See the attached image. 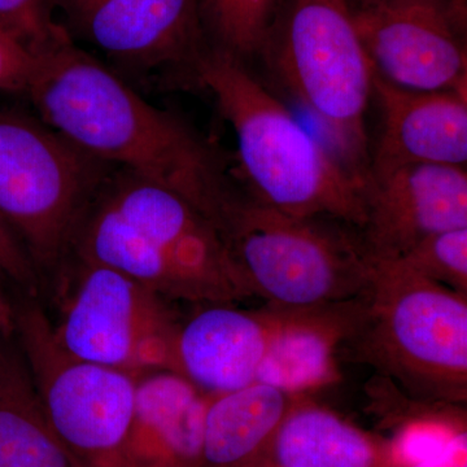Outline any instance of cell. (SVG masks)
<instances>
[{
  "instance_id": "1",
  "label": "cell",
  "mask_w": 467,
  "mask_h": 467,
  "mask_svg": "<svg viewBox=\"0 0 467 467\" xmlns=\"http://www.w3.org/2000/svg\"><path fill=\"white\" fill-rule=\"evenodd\" d=\"M24 92L36 117L70 143L103 164L177 192L214 226L235 193L211 144L150 104L69 36L34 57Z\"/></svg>"
},
{
  "instance_id": "2",
  "label": "cell",
  "mask_w": 467,
  "mask_h": 467,
  "mask_svg": "<svg viewBox=\"0 0 467 467\" xmlns=\"http://www.w3.org/2000/svg\"><path fill=\"white\" fill-rule=\"evenodd\" d=\"M192 78L211 92L235 133L248 195L290 216L364 227L367 181L313 137L245 61L212 45Z\"/></svg>"
},
{
  "instance_id": "3",
  "label": "cell",
  "mask_w": 467,
  "mask_h": 467,
  "mask_svg": "<svg viewBox=\"0 0 467 467\" xmlns=\"http://www.w3.org/2000/svg\"><path fill=\"white\" fill-rule=\"evenodd\" d=\"M370 257L364 315L350 337L367 361L429 401L467 398V295L398 259Z\"/></svg>"
},
{
  "instance_id": "4",
  "label": "cell",
  "mask_w": 467,
  "mask_h": 467,
  "mask_svg": "<svg viewBox=\"0 0 467 467\" xmlns=\"http://www.w3.org/2000/svg\"><path fill=\"white\" fill-rule=\"evenodd\" d=\"M259 57L368 182L374 69L348 0H282Z\"/></svg>"
},
{
  "instance_id": "5",
  "label": "cell",
  "mask_w": 467,
  "mask_h": 467,
  "mask_svg": "<svg viewBox=\"0 0 467 467\" xmlns=\"http://www.w3.org/2000/svg\"><path fill=\"white\" fill-rule=\"evenodd\" d=\"M251 296L287 308H313L367 296L370 257L362 239L235 195L216 223Z\"/></svg>"
},
{
  "instance_id": "6",
  "label": "cell",
  "mask_w": 467,
  "mask_h": 467,
  "mask_svg": "<svg viewBox=\"0 0 467 467\" xmlns=\"http://www.w3.org/2000/svg\"><path fill=\"white\" fill-rule=\"evenodd\" d=\"M109 165L39 117L0 110V217L34 265H55L109 180Z\"/></svg>"
},
{
  "instance_id": "7",
  "label": "cell",
  "mask_w": 467,
  "mask_h": 467,
  "mask_svg": "<svg viewBox=\"0 0 467 467\" xmlns=\"http://www.w3.org/2000/svg\"><path fill=\"white\" fill-rule=\"evenodd\" d=\"M14 301L15 337L55 434L82 467H138L130 451L137 378L70 356L36 300Z\"/></svg>"
},
{
  "instance_id": "8",
  "label": "cell",
  "mask_w": 467,
  "mask_h": 467,
  "mask_svg": "<svg viewBox=\"0 0 467 467\" xmlns=\"http://www.w3.org/2000/svg\"><path fill=\"white\" fill-rule=\"evenodd\" d=\"M168 299L112 267L79 259L57 325L58 346L73 358L135 377L173 370L181 322Z\"/></svg>"
},
{
  "instance_id": "9",
  "label": "cell",
  "mask_w": 467,
  "mask_h": 467,
  "mask_svg": "<svg viewBox=\"0 0 467 467\" xmlns=\"http://www.w3.org/2000/svg\"><path fill=\"white\" fill-rule=\"evenodd\" d=\"M72 41L81 39L113 69L150 77L171 70L192 76L211 47L202 0H50Z\"/></svg>"
},
{
  "instance_id": "10",
  "label": "cell",
  "mask_w": 467,
  "mask_h": 467,
  "mask_svg": "<svg viewBox=\"0 0 467 467\" xmlns=\"http://www.w3.org/2000/svg\"><path fill=\"white\" fill-rule=\"evenodd\" d=\"M374 73L414 91L467 92V12L454 0L350 5Z\"/></svg>"
},
{
  "instance_id": "11",
  "label": "cell",
  "mask_w": 467,
  "mask_h": 467,
  "mask_svg": "<svg viewBox=\"0 0 467 467\" xmlns=\"http://www.w3.org/2000/svg\"><path fill=\"white\" fill-rule=\"evenodd\" d=\"M73 245L78 259L119 270L165 299L232 304L251 296L232 260L202 256L150 239L98 198Z\"/></svg>"
},
{
  "instance_id": "12",
  "label": "cell",
  "mask_w": 467,
  "mask_h": 467,
  "mask_svg": "<svg viewBox=\"0 0 467 467\" xmlns=\"http://www.w3.org/2000/svg\"><path fill=\"white\" fill-rule=\"evenodd\" d=\"M467 227L466 167L416 164L367 183L365 248L376 259H398L417 243Z\"/></svg>"
},
{
  "instance_id": "13",
  "label": "cell",
  "mask_w": 467,
  "mask_h": 467,
  "mask_svg": "<svg viewBox=\"0 0 467 467\" xmlns=\"http://www.w3.org/2000/svg\"><path fill=\"white\" fill-rule=\"evenodd\" d=\"M287 306L260 310L209 304L181 322L174 343L173 370L211 396L256 382L270 342Z\"/></svg>"
},
{
  "instance_id": "14",
  "label": "cell",
  "mask_w": 467,
  "mask_h": 467,
  "mask_svg": "<svg viewBox=\"0 0 467 467\" xmlns=\"http://www.w3.org/2000/svg\"><path fill=\"white\" fill-rule=\"evenodd\" d=\"M373 98L382 130L368 181L408 165L466 167L467 92L408 90L374 73Z\"/></svg>"
},
{
  "instance_id": "15",
  "label": "cell",
  "mask_w": 467,
  "mask_h": 467,
  "mask_svg": "<svg viewBox=\"0 0 467 467\" xmlns=\"http://www.w3.org/2000/svg\"><path fill=\"white\" fill-rule=\"evenodd\" d=\"M211 395L171 370L137 378L130 451L138 467L201 466Z\"/></svg>"
},
{
  "instance_id": "16",
  "label": "cell",
  "mask_w": 467,
  "mask_h": 467,
  "mask_svg": "<svg viewBox=\"0 0 467 467\" xmlns=\"http://www.w3.org/2000/svg\"><path fill=\"white\" fill-rule=\"evenodd\" d=\"M364 299L288 308L270 342L256 382L297 395L337 380L335 353L358 330Z\"/></svg>"
},
{
  "instance_id": "17",
  "label": "cell",
  "mask_w": 467,
  "mask_h": 467,
  "mask_svg": "<svg viewBox=\"0 0 467 467\" xmlns=\"http://www.w3.org/2000/svg\"><path fill=\"white\" fill-rule=\"evenodd\" d=\"M296 400L295 395L260 382L211 396L199 467H260Z\"/></svg>"
},
{
  "instance_id": "18",
  "label": "cell",
  "mask_w": 467,
  "mask_h": 467,
  "mask_svg": "<svg viewBox=\"0 0 467 467\" xmlns=\"http://www.w3.org/2000/svg\"><path fill=\"white\" fill-rule=\"evenodd\" d=\"M260 467H389V445L333 411L297 399Z\"/></svg>"
},
{
  "instance_id": "19",
  "label": "cell",
  "mask_w": 467,
  "mask_h": 467,
  "mask_svg": "<svg viewBox=\"0 0 467 467\" xmlns=\"http://www.w3.org/2000/svg\"><path fill=\"white\" fill-rule=\"evenodd\" d=\"M0 467H82L52 430L16 337H0Z\"/></svg>"
},
{
  "instance_id": "20",
  "label": "cell",
  "mask_w": 467,
  "mask_h": 467,
  "mask_svg": "<svg viewBox=\"0 0 467 467\" xmlns=\"http://www.w3.org/2000/svg\"><path fill=\"white\" fill-rule=\"evenodd\" d=\"M282 0H202L212 45L245 61L260 54Z\"/></svg>"
},
{
  "instance_id": "21",
  "label": "cell",
  "mask_w": 467,
  "mask_h": 467,
  "mask_svg": "<svg viewBox=\"0 0 467 467\" xmlns=\"http://www.w3.org/2000/svg\"><path fill=\"white\" fill-rule=\"evenodd\" d=\"M398 260L416 275L467 295V227L429 236Z\"/></svg>"
},
{
  "instance_id": "22",
  "label": "cell",
  "mask_w": 467,
  "mask_h": 467,
  "mask_svg": "<svg viewBox=\"0 0 467 467\" xmlns=\"http://www.w3.org/2000/svg\"><path fill=\"white\" fill-rule=\"evenodd\" d=\"M0 29L34 57L67 34L55 20L50 0H0Z\"/></svg>"
},
{
  "instance_id": "23",
  "label": "cell",
  "mask_w": 467,
  "mask_h": 467,
  "mask_svg": "<svg viewBox=\"0 0 467 467\" xmlns=\"http://www.w3.org/2000/svg\"><path fill=\"white\" fill-rule=\"evenodd\" d=\"M466 431L442 418H420L402 426L389 445V467H414L434 459Z\"/></svg>"
},
{
  "instance_id": "24",
  "label": "cell",
  "mask_w": 467,
  "mask_h": 467,
  "mask_svg": "<svg viewBox=\"0 0 467 467\" xmlns=\"http://www.w3.org/2000/svg\"><path fill=\"white\" fill-rule=\"evenodd\" d=\"M0 273L11 278L26 294H36L38 276L29 254L11 227L0 217Z\"/></svg>"
},
{
  "instance_id": "25",
  "label": "cell",
  "mask_w": 467,
  "mask_h": 467,
  "mask_svg": "<svg viewBox=\"0 0 467 467\" xmlns=\"http://www.w3.org/2000/svg\"><path fill=\"white\" fill-rule=\"evenodd\" d=\"M33 66L32 52L0 29V90H26Z\"/></svg>"
},
{
  "instance_id": "26",
  "label": "cell",
  "mask_w": 467,
  "mask_h": 467,
  "mask_svg": "<svg viewBox=\"0 0 467 467\" xmlns=\"http://www.w3.org/2000/svg\"><path fill=\"white\" fill-rule=\"evenodd\" d=\"M414 467H467L466 431L456 436V439L439 456Z\"/></svg>"
},
{
  "instance_id": "27",
  "label": "cell",
  "mask_w": 467,
  "mask_h": 467,
  "mask_svg": "<svg viewBox=\"0 0 467 467\" xmlns=\"http://www.w3.org/2000/svg\"><path fill=\"white\" fill-rule=\"evenodd\" d=\"M0 337H15L14 301L8 299L2 285H0Z\"/></svg>"
},
{
  "instance_id": "28",
  "label": "cell",
  "mask_w": 467,
  "mask_h": 467,
  "mask_svg": "<svg viewBox=\"0 0 467 467\" xmlns=\"http://www.w3.org/2000/svg\"><path fill=\"white\" fill-rule=\"evenodd\" d=\"M350 5H368V3L379 2V0H348ZM457 7L462 9L463 12H467L466 0H454Z\"/></svg>"
}]
</instances>
